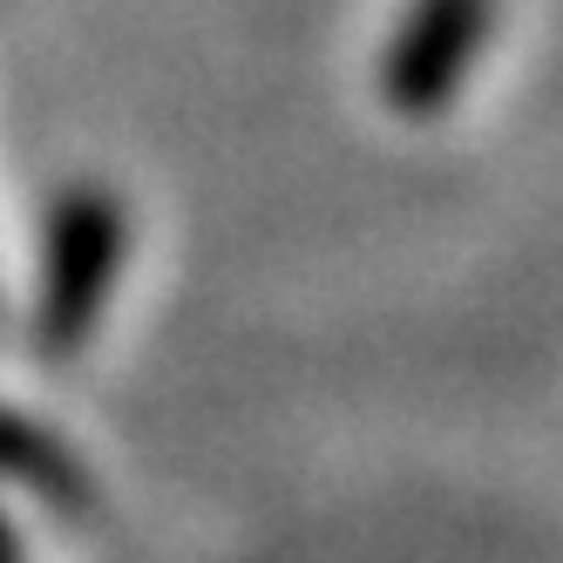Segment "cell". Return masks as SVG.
<instances>
[{
	"mask_svg": "<svg viewBox=\"0 0 563 563\" xmlns=\"http://www.w3.org/2000/svg\"><path fill=\"white\" fill-rule=\"evenodd\" d=\"M115 265H123V205L109 190H68L48 224V286H42L34 333L68 353L96 327V312L115 286Z\"/></svg>",
	"mask_w": 563,
	"mask_h": 563,
	"instance_id": "cell-1",
	"label": "cell"
},
{
	"mask_svg": "<svg viewBox=\"0 0 563 563\" xmlns=\"http://www.w3.org/2000/svg\"><path fill=\"white\" fill-rule=\"evenodd\" d=\"M496 27V0H415L394 27L380 89L400 115H441Z\"/></svg>",
	"mask_w": 563,
	"mask_h": 563,
	"instance_id": "cell-2",
	"label": "cell"
}]
</instances>
